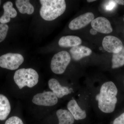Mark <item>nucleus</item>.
<instances>
[{"label": "nucleus", "mask_w": 124, "mask_h": 124, "mask_svg": "<svg viewBox=\"0 0 124 124\" xmlns=\"http://www.w3.org/2000/svg\"><path fill=\"white\" fill-rule=\"evenodd\" d=\"M94 18L93 14L91 12L81 15L71 21L69 24V28L72 30L81 29L91 22Z\"/></svg>", "instance_id": "8"}, {"label": "nucleus", "mask_w": 124, "mask_h": 124, "mask_svg": "<svg viewBox=\"0 0 124 124\" xmlns=\"http://www.w3.org/2000/svg\"><path fill=\"white\" fill-rule=\"evenodd\" d=\"M113 124H124V113L114 120Z\"/></svg>", "instance_id": "22"}, {"label": "nucleus", "mask_w": 124, "mask_h": 124, "mask_svg": "<svg viewBox=\"0 0 124 124\" xmlns=\"http://www.w3.org/2000/svg\"><path fill=\"white\" fill-rule=\"evenodd\" d=\"M67 108L75 119L78 120L86 118V111L80 107L75 100H71L68 103Z\"/></svg>", "instance_id": "13"}, {"label": "nucleus", "mask_w": 124, "mask_h": 124, "mask_svg": "<svg viewBox=\"0 0 124 124\" xmlns=\"http://www.w3.org/2000/svg\"><path fill=\"white\" fill-rule=\"evenodd\" d=\"M5 124H24L19 117L13 116L10 117L6 121Z\"/></svg>", "instance_id": "20"}, {"label": "nucleus", "mask_w": 124, "mask_h": 124, "mask_svg": "<svg viewBox=\"0 0 124 124\" xmlns=\"http://www.w3.org/2000/svg\"></svg>", "instance_id": "27"}, {"label": "nucleus", "mask_w": 124, "mask_h": 124, "mask_svg": "<svg viewBox=\"0 0 124 124\" xmlns=\"http://www.w3.org/2000/svg\"><path fill=\"white\" fill-rule=\"evenodd\" d=\"M8 29L9 27L7 24L0 23V42L5 39Z\"/></svg>", "instance_id": "19"}, {"label": "nucleus", "mask_w": 124, "mask_h": 124, "mask_svg": "<svg viewBox=\"0 0 124 124\" xmlns=\"http://www.w3.org/2000/svg\"><path fill=\"white\" fill-rule=\"evenodd\" d=\"M11 111L10 103L7 98L0 94V120H4L7 118Z\"/></svg>", "instance_id": "15"}, {"label": "nucleus", "mask_w": 124, "mask_h": 124, "mask_svg": "<svg viewBox=\"0 0 124 124\" xmlns=\"http://www.w3.org/2000/svg\"><path fill=\"white\" fill-rule=\"evenodd\" d=\"M14 79L20 89L25 86L32 88L38 83L39 75L37 72L32 68H22L15 72Z\"/></svg>", "instance_id": "3"}, {"label": "nucleus", "mask_w": 124, "mask_h": 124, "mask_svg": "<svg viewBox=\"0 0 124 124\" xmlns=\"http://www.w3.org/2000/svg\"><path fill=\"white\" fill-rule=\"evenodd\" d=\"M81 39L75 36H67L62 37L59 40L58 44L62 47L72 48L80 45L82 43Z\"/></svg>", "instance_id": "14"}, {"label": "nucleus", "mask_w": 124, "mask_h": 124, "mask_svg": "<svg viewBox=\"0 0 124 124\" xmlns=\"http://www.w3.org/2000/svg\"><path fill=\"white\" fill-rule=\"evenodd\" d=\"M102 45L106 51L113 54L119 53L123 47L121 40L117 37L112 36L105 37L103 40Z\"/></svg>", "instance_id": "7"}, {"label": "nucleus", "mask_w": 124, "mask_h": 124, "mask_svg": "<svg viewBox=\"0 0 124 124\" xmlns=\"http://www.w3.org/2000/svg\"><path fill=\"white\" fill-rule=\"evenodd\" d=\"M95 1L96 0H88L87 1L88 2H94V1Z\"/></svg>", "instance_id": "25"}, {"label": "nucleus", "mask_w": 124, "mask_h": 124, "mask_svg": "<svg viewBox=\"0 0 124 124\" xmlns=\"http://www.w3.org/2000/svg\"><path fill=\"white\" fill-rule=\"evenodd\" d=\"M70 53L73 60L77 61L90 55L92 51L91 49L86 46L79 45L72 47L70 49Z\"/></svg>", "instance_id": "11"}, {"label": "nucleus", "mask_w": 124, "mask_h": 124, "mask_svg": "<svg viewBox=\"0 0 124 124\" xmlns=\"http://www.w3.org/2000/svg\"><path fill=\"white\" fill-rule=\"evenodd\" d=\"M15 3L16 7L21 13L31 15L34 12V7L28 0H17L16 1Z\"/></svg>", "instance_id": "17"}, {"label": "nucleus", "mask_w": 124, "mask_h": 124, "mask_svg": "<svg viewBox=\"0 0 124 124\" xmlns=\"http://www.w3.org/2000/svg\"><path fill=\"white\" fill-rule=\"evenodd\" d=\"M115 1L117 4L124 5V0H116Z\"/></svg>", "instance_id": "23"}, {"label": "nucleus", "mask_w": 124, "mask_h": 124, "mask_svg": "<svg viewBox=\"0 0 124 124\" xmlns=\"http://www.w3.org/2000/svg\"><path fill=\"white\" fill-rule=\"evenodd\" d=\"M117 88L112 81L105 82L102 85L100 93L96 96L100 110L105 113L113 112L117 103Z\"/></svg>", "instance_id": "1"}, {"label": "nucleus", "mask_w": 124, "mask_h": 124, "mask_svg": "<svg viewBox=\"0 0 124 124\" xmlns=\"http://www.w3.org/2000/svg\"><path fill=\"white\" fill-rule=\"evenodd\" d=\"M4 13L0 18L1 23L6 24L10 21L11 18L16 17L17 15V12L13 7V4L11 1L5 2L3 6Z\"/></svg>", "instance_id": "12"}, {"label": "nucleus", "mask_w": 124, "mask_h": 124, "mask_svg": "<svg viewBox=\"0 0 124 124\" xmlns=\"http://www.w3.org/2000/svg\"><path fill=\"white\" fill-rule=\"evenodd\" d=\"M23 61L24 58L20 54L9 53L0 57V67L13 70L17 69Z\"/></svg>", "instance_id": "5"}, {"label": "nucleus", "mask_w": 124, "mask_h": 124, "mask_svg": "<svg viewBox=\"0 0 124 124\" xmlns=\"http://www.w3.org/2000/svg\"><path fill=\"white\" fill-rule=\"evenodd\" d=\"M71 61V56L68 52L62 51L54 54L51 60V69L55 74L64 73Z\"/></svg>", "instance_id": "4"}, {"label": "nucleus", "mask_w": 124, "mask_h": 124, "mask_svg": "<svg viewBox=\"0 0 124 124\" xmlns=\"http://www.w3.org/2000/svg\"><path fill=\"white\" fill-rule=\"evenodd\" d=\"M40 15L46 21H52L64 13L66 5L64 0H40Z\"/></svg>", "instance_id": "2"}, {"label": "nucleus", "mask_w": 124, "mask_h": 124, "mask_svg": "<svg viewBox=\"0 0 124 124\" xmlns=\"http://www.w3.org/2000/svg\"><path fill=\"white\" fill-rule=\"evenodd\" d=\"M90 33H91V35H95L97 33V31L96 30H95V29H93V28L90 29Z\"/></svg>", "instance_id": "24"}, {"label": "nucleus", "mask_w": 124, "mask_h": 124, "mask_svg": "<svg viewBox=\"0 0 124 124\" xmlns=\"http://www.w3.org/2000/svg\"><path fill=\"white\" fill-rule=\"evenodd\" d=\"M49 88L58 98H62L70 93V90L67 86H62L57 80L54 78L48 81Z\"/></svg>", "instance_id": "10"}, {"label": "nucleus", "mask_w": 124, "mask_h": 124, "mask_svg": "<svg viewBox=\"0 0 124 124\" xmlns=\"http://www.w3.org/2000/svg\"><path fill=\"white\" fill-rule=\"evenodd\" d=\"M117 5L115 0L107 1L106 4L104 5V9L108 11H111L114 9Z\"/></svg>", "instance_id": "21"}, {"label": "nucleus", "mask_w": 124, "mask_h": 124, "mask_svg": "<svg viewBox=\"0 0 124 124\" xmlns=\"http://www.w3.org/2000/svg\"><path fill=\"white\" fill-rule=\"evenodd\" d=\"M91 25L93 29L100 33L108 34L113 31L110 23L104 17H98L94 19L91 22Z\"/></svg>", "instance_id": "9"}, {"label": "nucleus", "mask_w": 124, "mask_h": 124, "mask_svg": "<svg viewBox=\"0 0 124 124\" xmlns=\"http://www.w3.org/2000/svg\"><path fill=\"white\" fill-rule=\"evenodd\" d=\"M1 1L0 0V5L1 4Z\"/></svg>", "instance_id": "26"}, {"label": "nucleus", "mask_w": 124, "mask_h": 124, "mask_svg": "<svg viewBox=\"0 0 124 124\" xmlns=\"http://www.w3.org/2000/svg\"><path fill=\"white\" fill-rule=\"evenodd\" d=\"M59 124H73L75 119L69 111L60 109L56 112Z\"/></svg>", "instance_id": "16"}, {"label": "nucleus", "mask_w": 124, "mask_h": 124, "mask_svg": "<svg viewBox=\"0 0 124 124\" xmlns=\"http://www.w3.org/2000/svg\"><path fill=\"white\" fill-rule=\"evenodd\" d=\"M112 66L113 69L118 68L124 65V46L121 51L116 54H113L112 55Z\"/></svg>", "instance_id": "18"}, {"label": "nucleus", "mask_w": 124, "mask_h": 124, "mask_svg": "<svg viewBox=\"0 0 124 124\" xmlns=\"http://www.w3.org/2000/svg\"><path fill=\"white\" fill-rule=\"evenodd\" d=\"M32 102L38 106H52L57 103L58 99L52 91H46L34 95Z\"/></svg>", "instance_id": "6"}]
</instances>
